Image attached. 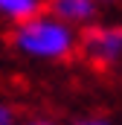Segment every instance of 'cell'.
<instances>
[{
  "instance_id": "obj_7",
  "label": "cell",
  "mask_w": 122,
  "mask_h": 125,
  "mask_svg": "<svg viewBox=\"0 0 122 125\" xmlns=\"http://www.w3.org/2000/svg\"><path fill=\"white\" fill-rule=\"evenodd\" d=\"M18 125H55L52 119H44V116H32V119H23V122H18Z\"/></svg>"
},
{
  "instance_id": "obj_4",
  "label": "cell",
  "mask_w": 122,
  "mask_h": 125,
  "mask_svg": "<svg viewBox=\"0 0 122 125\" xmlns=\"http://www.w3.org/2000/svg\"><path fill=\"white\" fill-rule=\"evenodd\" d=\"M47 0H0V21L9 26H18L44 12Z\"/></svg>"
},
{
  "instance_id": "obj_6",
  "label": "cell",
  "mask_w": 122,
  "mask_h": 125,
  "mask_svg": "<svg viewBox=\"0 0 122 125\" xmlns=\"http://www.w3.org/2000/svg\"><path fill=\"white\" fill-rule=\"evenodd\" d=\"M67 125H113L108 116H99V114H87V116H79V119H70Z\"/></svg>"
},
{
  "instance_id": "obj_5",
  "label": "cell",
  "mask_w": 122,
  "mask_h": 125,
  "mask_svg": "<svg viewBox=\"0 0 122 125\" xmlns=\"http://www.w3.org/2000/svg\"><path fill=\"white\" fill-rule=\"evenodd\" d=\"M0 125H18V111L6 99H0Z\"/></svg>"
},
{
  "instance_id": "obj_1",
  "label": "cell",
  "mask_w": 122,
  "mask_h": 125,
  "mask_svg": "<svg viewBox=\"0 0 122 125\" xmlns=\"http://www.w3.org/2000/svg\"><path fill=\"white\" fill-rule=\"evenodd\" d=\"M9 44L29 61H67L79 52V32L52 15L41 12L29 21L12 26Z\"/></svg>"
},
{
  "instance_id": "obj_2",
  "label": "cell",
  "mask_w": 122,
  "mask_h": 125,
  "mask_svg": "<svg viewBox=\"0 0 122 125\" xmlns=\"http://www.w3.org/2000/svg\"><path fill=\"white\" fill-rule=\"evenodd\" d=\"M79 52L93 67H116L122 64V23L96 21L79 32Z\"/></svg>"
},
{
  "instance_id": "obj_8",
  "label": "cell",
  "mask_w": 122,
  "mask_h": 125,
  "mask_svg": "<svg viewBox=\"0 0 122 125\" xmlns=\"http://www.w3.org/2000/svg\"><path fill=\"white\" fill-rule=\"evenodd\" d=\"M93 3H96V6H99V9H102V6H105V3H116V0H93Z\"/></svg>"
},
{
  "instance_id": "obj_3",
  "label": "cell",
  "mask_w": 122,
  "mask_h": 125,
  "mask_svg": "<svg viewBox=\"0 0 122 125\" xmlns=\"http://www.w3.org/2000/svg\"><path fill=\"white\" fill-rule=\"evenodd\" d=\"M44 12L52 15L61 23L73 26L76 32L87 29L90 23H96V18H99V6L93 0H47L44 3Z\"/></svg>"
}]
</instances>
